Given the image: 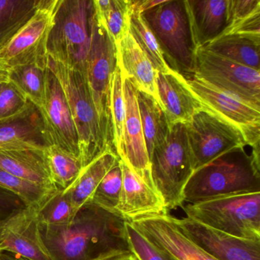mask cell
I'll return each instance as SVG.
<instances>
[{"instance_id":"obj_14","label":"cell","mask_w":260,"mask_h":260,"mask_svg":"<svg viewBox=\"0 0 260 260\" xmlns=\"http://www.w3.org/2000/svg\"><path fill=\"white\" fill-rule=\"evenodd\" d=\"M179 231L217 260H260V240L234 237L189 217L176 218Z\"/></svg>"},{"instance_id":"obj_6","label":"cell","mask_w":260,"mask_h":260,"mask_svg":"<svg viewBox=\"0 0 260 260\" xmlns=\"http://www.w3.org/2000/svg\"><path fill=\"white\" fill-rule=\"evenodd\" d=\"M152 180L169 211L183 206V191L194 169L185 125L178 124L150 157Z\"/></svg>"},{"instance_id":"obj_15","label":"cell","mask_w":260,"mask_h":260,"mask_svg":"<svg viewBox=\"0 0 260 260\" xmlns=\"http://www.w3.org/2000/svg\"><path fill=\"white\" fill-rule=\"evenodd\" d=\"M38 110L48 145L58 146L80 158L78 136L64 93L48 68L45 99Z\"/></svg>"},{"instance_id":"obj_27","label":"cell","mask_w":260,"mask_h":260,"mask_svg":"<svg viewBox=\"0 0 260 260\" xmlns=\"http://www.w3.org/2000/svg\"><path fill=\"white\" fill-rule=\"evenodd\" d=\"M202 48L243 66L260 71V42L242 36H222Z\"/></svg>"},{"instance_id":"obj_40","label":"cell","mask_w":260,"mask_h":260,"mask_svg":"<svg viewBox=\"0 0 260 260\" xmlns=\"http://www.w3.org/2000/svg\"><path fill=\"white\" fill-rule=\"evenodd\" d=\"M0 260H27L25 258H21V257L17 256V255H13L11 253H7V252H4V253L0 254Z\"/></svg>"},{"instance_id":"obj_39","label":"cell","mask_w":260,"mask_h":260,"mask_svg":"<svg viewBox=\"0 0 260 260\" xmlns=\"http://www.w3.org/2000/svg\"><path fill=\"white\" fill-rule=\"evenodd\" d=\"M259 10V0H228L226 27Z\"/></svg>"},{"instance_id":"obj_34","label":"cell","mask_w":260,"mask_h":260,"mask_svg":"<svg viewBox=\"0 0 260 260\" xmlns=\"http://www.w3.org/2000/svg\"><path fill=\"white\" fill-rule=\"evenodd\" d=\"M122 182V170L118 160L103 178L89 203L118 214L117 210L121 198Z\"/></svg>"},{"instance_id":"obj_2","label":"cell","mask_w":260,"mask_h":260,"mask_svg":"<svg viewBox=\"0 0 260 260\" xmlns=\"http://www.w3.org/2000/svg\"><path fill=\"white\" fill-rule=\"evenodd\" d=\"M247 146L231 149L194 170L184 189V202L260 192L259 148L248 153Z\"/></svg>"},{"instance_id":"obj_9","label":"cell","mask_w":260,"mask_h":260,"mask_svg":"<svg viewBox=\"0 0 260 260\" xmlns=\"http://www.w3.org/2000/svg\"><path fill=\"white\" fill-rule=\"evenodd\" d=\"M193 77L230 96L260 109L259 71L200 48L196 50Z\"/></svg>"},{"instance_id":"obj_4","label":"cell","mask_w":260,"mask_h":260,"mask_svg":"<svg viewBox=\"0 0 260 260\" xmlns=\"http://www.w3.org/2000/svg\"><path fill=\"white\" fill-rule=\"evenodd\" d=\"M170 69L186 80L194 76L196 48L185 0H164L143 13Z\"/></svg>"},{"instance_id":"obj_21","label":"cell","mask_w":260,"mask_h":260,"mask_svg":"<svg viewBox=\"0 0 260 260\" xmlns=\"http://www.w3.org/2000/svg\"><path fill=\"white\" fill-rule=\"evenodd\" d=\"M115 47L117 62L122 75L132 82L137 90L150 95L164 109L156 87L157 71L130 31Z\"/></svg>"},{"instance_id":"obj_31","label":"cell","mask_w":260,"mask_h":260,"mask_svg":"<svg viewBox=\"0 0 260 260\" xmlns=\"http://www.w3.org/2000/svg\"><path fill=\"white\" fill-rule=\"evenodd\" d=\"M37 207L41 226H69L79 211L69 194L60 189L51 193Z\"/></svg>"},{"instance_id":"obj_11","label":"cell","mask_w":260,"mask_h":260,"mask_svg":"<svg viewBox=\"0 0 260 260\" xmlns=\"http://www.w3.org/2000/svg\"><path fill=\"white\" fill-rule=\"evenodd\" d=\"M58 0H45L32 19L0 50V67L7 71L29 65L47 67L48 42Z\"/></svg>"},{"instance_id":"obj_30","label":"cell","mask_w":260,"mask_h":260,"mask_svg":"<svg viewBox=\"0 0 260 260\" xmlns=\"http://www.w3.org/2000/svg\"><path fill=\"white\" fill-rule=\"evenodd\" d=\"M93 5L97 19L118 45L129 31L130 0H93Z\"/></svg>"},{"instance_id":"obj_35","label":"cell","mask_w":260,"mask_h":260,"mask_svg":"<svg viewBox=\"0 0 260 260\" xmlns=\"http://www.w3.org/2000/svg\"><path fill=\"white\" fill-rule=\"evenodd\" d=\"M0 188L17 196L26 206L42 203L56 190L48 189L27 182L0 169Z\"/></svg>"},{"instance_id":"obj_37","label":"cell","mask_w":260,"mask_h":260,"mask_svg":"<svg viewBox=\"0 0 260 260\" xmlns=\"http://www.w3.org/2000/svg\"><path fill=\"white\" fill-rule=\"evenodd\" d=\"M28 103L11 83H4L0 90V119L19 113Z\"/></svg>"},{"instance_id":"obj_1","label":"cell","mask_w":260,"mask_h":260,"mask_svg":"<svg viewBox=\"0 0 260 260\" xmlns=\"http://www.w3.org/2000/svg\"><path fill=\"white\" fill-rule=\"evenodd\" d=\"M126 220L92 203L80 208L71 225L41 226L51 260H110L132 253Z\"/></svg>"},{"instance_id":"obj_23","label":"cell","mask_w":260,"mask_h":260,"mask_svg":"<svg viewBox=\"0 0 260 260\" xmlns=\"http://www.w3.org/2000/svg\"><path fill=\"white\" fill-rule=\"evenodd\" d=\"M43 150H0V169L39 186L57 189L51 179Z\"/></svg>"},{"instance_id":"obj_28","label":"cell","mask_w":260,"mask_h":260,"mask_svg":"<svg viewBox=\"0 0 260 260\" xmlns=\"http://www.w3.org/2000/svg\"><path fill=\"white\" fill-rule=\"evenodd\" d=\"M43 153L56 188L62 191L69 188L83 169L80 158L56 145L48 146Z\"/></svg>"},{"instance_id":"obj_3","label":"cell","mask_w":260,"mask_h":260,"mask_svg":"<svg viewBox=\"0 0 260 260\" xmlns=\"http://www.w3.org/2000/svg\"><path fill=\"white\" fill-rule=\"evenodd\" d=\"M47 68L58 80L64 93L78 136L83 168L109 148L105 144L98 115L84 72L48 56Z\"/></svg>"},{"instance_id":"obj_29","label":"cell","mask_w":260,"mask_h":260,"mask_svg":"<svg viewBox=\"0 0 260 260\" xmlns=\"http://www.w3.org/2000/svg\"><path fill=\"white\" fill-rule=\"evenodd\" d=\"M47 75V67L39 65L20 67L9 71V82L27 101L39 109L45 99Z\"/></svg>"},{"instance_id":"obj_25","label":"cell","mask_w":260,"mask_h":260,"mask_svg":"<svg viewBox=\"0 0 260 260\" xmlns=\"http://www.w3.org/2000/svg\"><path fill=\"white\" fill-rule=\"evenodd\" d=\"M137 100L149 158L170 134V127L164 109L150 95L137 90Z\"/></svg>"},{"instance_id":"obj_10","label":"cell","mask_w":260,"mask_h":260,"mask_svg":"<svg viewBox=\"0 0 260 260\" xmlns=\"http://www.w3.org/2000/svg\"><path fill=\"white\" fill-rule=\"evenodd\" d=\"M185 125L194 170L231 149L247 145L238 129L203 108Z\"/></svg>"},{"instance_id":"obj_43","label":"cell","mask_w":260,"mask_h":260,"mask_svg":"<svg viewBox=\"0 0 260 260\" xmlns=\"http://www.w3.org/2000/svg\"><path fill=\"white\" fill-rule=\"evenodd\" d=\"M4 83H0V90L2 89L3 86H4Z\"/></svg>"},{"instance_id":"obj_38","label":"cell","mask_w":260,"mask_h":260,"mask_svg":"<svg viewBox=\"0 0 260 260\" xmlns=\"http://www.w3.org/2000/svg\"><path fill=\"white\" fill-rule=\"evenodd\" d=\"M259 26L260 10L244 19L230 24L220 36L234 35L260 42Z\"/></svg>"},{"instance_id":"obj_16","label":"cell","mask_w":260,"mask_h":260,"mask_svg":"<svg viewBox=\"0 0 260 260\" xmlns=\"http://www.w3.org/2000/svg\"><path fill=\"white\" fill-rule=\"evenodd\" d=\"M153 244L178 260H217L185 237L170 214L128 222Z\"/></svg>"},{"instance_id":"obj_5","label":"cell","mask_w":260,"mask_h":260,"mask_svg":"<svg viewBox=\"0 0 260 260\" xmlns=\"http://www.w3.org/2000/svg\"><path fill=\"white\" fill-rule=\"evenodd\" d=\"M93 13V0H58L48 37V56L84 72Z\"/></svg>"},{"instance_id":"obj_42","label":"cell","mask_w":260,"mask_h":260,"mask_svg":"<svg viewBox=\"0 0 260 260\" xmlns=\"http://www.w3.org/2000/svg\"><path fill=\"white\" fill-rule=\"evenodd\" d=\"M110 260H138V258L134 254L130 253L127 255H121V256L116 257V258H112Z\"/></svg>"},{"instance_id":"obj_32","label":"cell","mask_w":260,"mask_h":260,"mask_svg":"<svg viewBox=\"0 0 260 260\" xmlns=\"http://www.w3.org/2000/svg\"><path fill=\"white\" fill-rule=\"evenodd\" d=\"M125 103L123 91V78L117 62L116 68L112 79L111 88V116H112V144L114 150L121 160H124V123Z\"/></svg>"},{"instance_id":"obj_8","label":"cell","mask_w":260,"mask_h":260,"mask_svg":"<svg viewBox=\"0 0 260 260\" xmlns=\"http://www.w3.org/2000/svg\"><path fill=\"white\" fill-rule=\"evenodd\" d=\"M187 217L234 237L260 240V192L236 194L182 207Z\"/></svg>"},{"instance_id":"obj_18","label":"cell","mask_w":260,"mask_h":260,"mask_svg":"<svg viewBox=\"0 0 260 260\" xmlns=\"http://www.w3.org/2000/svg\"><path fill=\"white\" fill-rule=\"evenodd\" d=\"M122 189L117 212L127 222L169 214L164 199L155 188L143 181L124 161Z\"/></svg>"},{"instance_id":"obj_20","label":"cell","mask_w":260,"mask_h":260,"mask_svg":"<svg viewBox=\"0 0 260 260\" xmlns=\"http://www.w3.org/2000/svg\"><path fill=\"white\" fill-rule=\"evenodd\" d=\"M156 87L170 127L186 124L196 112L202 109L190 90L186 79L176 71L167 74L157 72Z\"/></svg>"},{"instance_id":"obj_36","label":"cell","mask_w":260,"mask_h":260,"mask_svg":"<svg viewBox=\"0 0 260 260\" xmlns=\"http://www.w3.org/2000/svg\"><path fill=\"white\" fill-rule=\"evenodd\" d=\"M126 232L131 252L138 260H178L147 240L128 222H126Z\"/></svg>"},{"instance_id":"obj_26","label":"cell","mask_w":260,"mask_h":260,"mask_svg":"<svg viewBox=\"0 0 260 260\" xmlns=\"http://www.w3.org/2000/svg\"><path fill=\"white\" fill-rule=\"evenodd\" d=\"M45 0H0V50L32 19Z\"/></svg>"},{"instance_id":"obj_24","label":"cell","mask_w":260,"mask_h":260,"mask_svg":"<svg viewBox=\"0 0 260 260\" xmlns=\"http://www.w3.org/2000/svg\"><path fill=\"white\" fill-rule=\"evenodd\" d=\"M119 160L113 149H108L82 170L77 180L65 190L78 211L90 202L103 178Z\"/></svg>"},{"instance_id":"obj_12","label":"cell","mask_w":260,"mask_h":260,"mask_svg":"<svg viewBox=\"0 0 260 260\" xmlns=\"http://www.w3.org/2000/svg\"><path fill=\"white\" fill-rule=\"evenodd\" d=\"M186 81L203 109L238 129L249 147L259 148L260 109L230 96L196 77Z\"/></svg>"},{"instance_id":"obj_41","label":"cell","mask_w":260,"mask_h":260,"mask_svg":"<svg viewBox=\"0 0 260 260\" xmlns=\"http://www.w3.org/2000/svg\"><path fill=\"white\" fill-rule=\"evenodd\" d=\"M9 82V71L0 67V83H6Z\"/></svg>"},{"instance_id":"obj_22","label":"cell","mask_w":260,"mask_h":260,"mask_svg":"<svg viewBox=\"0 0 260 260\" xmlns=\"http://www.w3.org/2000/svg\"><path fill=\"white\" fill-rule=\"evenodd\" d=\"M196 50L211 43L226 28L228 0H185Z\"/></svg>"},{"instance_id":"obj_33","label":"cell","mask_w":260,"mask_h":260,"mask_svg":"<svg viewBox=\"0 0 260 260\" xmlns=\"http://www.w3.org/2000/svg\"><path fill=\"white\" fill-rule=\"evenodd\" d=\"M129 31L157 72L167 74L173 71L166 62L160 48L142 15L132 9L129 16Z\"/></svg>"},{"instance_id":"obj_19","label":"cell","mask_w":260,"mask_h":260,"mask_svg":"<svg viewBox=\"0 0 260 260\" xmlns=\"http://www.w3.org/2000/svg\"><path fill=\"white\" fill-rule=\"evenodd\" d=\"M48 146L40 114L31 103L19 113L0 119V150H44Z\"/></svg>"},{"instance_id":"obj_7","label":"cell","mask_w":260,"mask_h":260,"mask_svg":"<svg viewBox=\"0 0 260 260\" xmlns=\"http://www.w3.org/2000/svg\"><path fill=\"white\" fill-rule=\"evenodd\" d=\"M116 66V47L109 33L97 19L94 10L90 47L85 62L84 75L98 115L105 144L113 150L111 88L112 76Z\"/></svg>"},{"instance_id":"obj_13","label":"cell","mask_w":260,"mask_h":260,"mask_svg":"<svg viewBox=\"0 0 260 260\" xmlns=\"http://www.w3.org/2000/svg\"><path fill=\"white\" fill-rule=\"evenodd\" d=\"M38 205L26 206L0 222V254L27 260H51L42 240Z\"/></svg>"},{"instance_id":"obj_17","label":"cell","mask_w":260,"mask_h":260,"mask_svg":"<svg viewBox=\"0 0 260 260\" xmlns=\"http://www.w3.org/2000/svg\"><path fill=\"white\" fill-rule=\"evenodd\" d=\"M122 75V74H121ZM125 103L124 123V162L147 185L155 188L137 100V89L128 79L122 75ZM156 189V188H155Z\"/></svg>"}]
</instances>
